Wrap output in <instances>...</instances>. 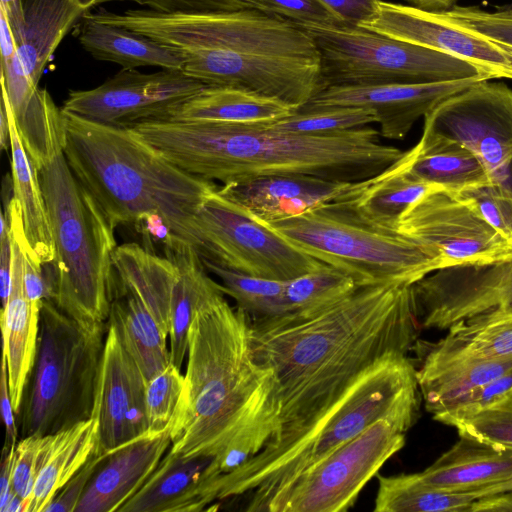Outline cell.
Here are the masks:
<instances>
[{
	"label": "cell",
	"mask_w": 512,
	"mask_h": 512,
	"mask_svg": "<svg viewBox=\"0 0 512 512\" xmlns=\"http://www.w3.org/2000/svg\"><path fill=\"white\" fill-rule=\"evenodd\" d=\"M1 98L6 103L10 123L12 195L20 205L28 243L42 265L46 267L54 261L55 247L38 169L23 146L3 86H1Z\"/></svg>",
	"instance_id": "33"
},
{
	"label": "cell",
	"mask_w": 512,
	"mask_h": 512,
	"mask_svg": "<svg viewBox=\"0 0 512 512\" xmlns=\"http://www.w3.org/2000/svg\"><path fill=\"white\" fill-rule=\"evenodd\" d=\"M171 426L147 431L108 453L89 481L75 512H118L148 480L171 446Z\"/></svg>",
	"instance_id": "22"
},
{
	"label": "cell",
	"mask_w": 512,
	"mask_h": 512,
	"mask_svg": "<svg viewBox=\"0 0 512 512\" xmlns=\"http://www.w3.org/2000/svg\"><path fill=\"white\" fill-rule=\"evenodd\" d=\"M16 462V445L9 449H3V457L0 472V504L12 488V478Z\"/></svg>",
	"instance_id": "55"
},
{
	"label": "cell",
	"mask_w": 512,
	"mask_h": 512,
	"mask_svg": "<svg viewBox=\"0 0 512 512\" xmlns=\"http://www.w3.org/2000/svg\"><path fill=\"white\" fill-rule=\"evenodd\" d=\"M512 512V491L485 496L476 500L470 512Z\"/></svg>",
	"instance_id": "54"
},
{
	"label": "cell",
	"mask_w": 512,
	"mask_h": 512,
	"mask_svg": "<svg viewBox=\"0 0 512 512\" xmlns=\"http://www.w3.org/2000/svg\"><path fill=\"white\" fill-rule=\"evenodd\" d=\"M512 355V312L494 311L453 324L448 334L426 346L417 373L451 364Z\"/></svg>",
	"instance_id": "27"
},
{
	"label": "cell",
	"mask_w": 512,
	"mask_h": 512,
	"mask_svg": "<svg viewBox=\"0 0 512 512\" xmlns=\"http://www.w3.org/2000/svg\"><path fill=\"white\" fill-rule=\"evenodd\" d=\"M416 420L404 416L379 419L310 467L270 502L267 512H344L366 483L405 445Z\"/></svg>",
	"instance_id": "12"
},
{
	"label": "cell",
	"mask_w": 512,
	"mask_h": 512,
	"mask_svg": "<svg viewBox=\"0 0 512 512\" xmlns=\"http://www.w3.org/2000/svg\"><path fill=\"white\" fill-rule=\"evenodd\" d=\"M411 286H362L318 312L250 319L254 354L273 371L278 423L258 454L221 475L220 500H238L300 443L371 367L391 354H407L413 348L420 325Z\"/></svg>",
	"instance_id": "1"
},
{
	"label": "cell",
	"mask_w": 512,
	"mask_h": 512,
	"mask_svg": "<svg viewBox=\"0 0 512 512\" xmlns=\"http://www.w3.org/2000/svg\"><path fill=\"white\" fill-rule=\"evenodd\" d=\"M444 13L492 40L512 60V18L477 6L455 5Z\"/></svg>",
	"instance_id": "47"
},
{
	"label": "cell",
	"mask_w": 512,
	"mask_h": 512,
	"mask_svg": "<svg viewBox=\"0 0 512 512\" xmlns=\"http://www.w3.org/2000/svg\"><path fill=\"white\" fill-rule=\"evenodd\" d=\"M375 512H470L472 504L486 496L485 487L448 491L422 483L417 473L378 475Z\"/></svg>",
	"instance_id": "36"
},
{
	"label": "cell",
	"mask_w": 512,
	"mask_h": 512,
	"mask_svg": "<svg viewBox=\"0 0 512 512\" xmlns=\"http://www.w3.org/2000/svg\"><path fill=\"white\" fill-rule=\"evenodd\" d=\"M159 12L219 11L218 0H157Z\"/></svg>",
	"instance_id": "52"
},
{
	"label": "cell",
	"mask_w": 512,
	"mask_h": 512,
	"mask_svg": "<svg viewBox=\"0 0 512 512\" xmlns=\"http://www.w3.org/2000/svg\"><path fill=\"white\" fill-rule=\"evenodd\" d=\"M221 474L215 457H184L168 451L144 485L118 512L207 510L212 486Z\"/></svg>",
	"instance_id": "23"
},
{
	"label": "cell",
	"mask_w": 512,
	"mask_h": 512,
	"mask_svg": "<svg viewBox=\"0 0 512 512\" xmlns=\"http://www.w3.org/2000/svg\"><path fill=\"white\" fill-rule=\"evenodd\" d=\"M221 11H255L299 25H346L318 0H220Z\"/></svg>",
	"instance_id": "41"
},
{
	"label": "cell",
	"mask_w": 512,
	"mask_h": 512,
	"mask_svg": "<svg viewBox=\"0 0 512 512\" xmlns=\"http://www.w3.org/2000/svg\"><path fill=\"white\" fill-rule=\"evenodd\" d=\"M424 130L453 139L483 165L490 184L512 196V88L480 80L439 103Z\"/></svg>",
	"instance_id": "13"
},
{
	"label": "cell",
	"mask_w": 512,
	"mask_h": 512,
	"mask_svg": "<svg viewBox=\"0 0 512 512\" xmlns=\"http://www.w3.org/2000/svg\"><path fill=\"white\" fill-rule=\"evenodd\" d=\"M125 0H21L23 26L16 38V53L0 69L1 86L16 117L30 102L43 71L68 32L101 3Z\"/></svg>",
	"instance_id": "19"
},
{
	"label": "cell",
	"mask_w": 512,
	"mask_h": 512,
	"mask_svg": "<svg viewBox=\"0 0 512 512\" xmlns=\"http://www.w3.org/2000/svg\"><path fill=\"white\" fill-rule=\"evenodd\" d=\"M0 402L1 415L5 424V444L4 449H9L17 444V428L14 419V409L12 406L6 356L2 353L1 380H0Z\"/></svg>",
	"instance_id": "50"
},
{
	"label": "cell",
	"mask_w": 512,
	"mask_h": 512,
	"mask_svg": "<svg viewBox=\"0 0 512 512\" xmlns=\"http://www.w3.org/2000/svg\"><path fill=\"white\" fill-rule=\"evenodd\" d=\"M411 288L422 328L448 330L477 315L512 312V259L438 269Z\"/></svg>",
	"instance_id": "16"
},
{
	"label": "cell",
	"mask_w": 512,
	"mask_h": 512,
	"mask_svg": "<svg viewBox=\"0 0 512 512\" xmlns=\"http://www.w3.org/2000/svg\"><path fill=\"white\" fill-rule=\"evenodd\" d=\"M135 2L138 5L146 6L151 10L159 11V5L157 0H125Z\"/></svg>",
	"instance_id": "59"
},
{
	"label": "cell",
	"mask_w": 512,
	"mask_h": 512,
	"mask_svg": "<svg viewBox=\"0 0 512 512\" xmlns=\"http://www.w3.org/2000/svg\"><path fill=\"white\" fill-rule=\"evenodd\" d=\"M417 476L425 485L437 489H480L512 477V449L460 436L458 442Z\"/></svg>",
	"instance_id": "28"
},
{
	"label": "cell",
	"mask_w": 512,
	"mask_h": 512,
	"mask_svg": "<svg viewBox=\"0 0 512 512\" xmlns=\"http://www.w3.org/2000/svg\"><path fill=\"white\" fill-rule=\"evenodd\" d=\"M270 127L296 134H335L377 123L374 111L361 107H331L295 110L289 115L266 122Z\"/></svg>",
	"instance_id": "40"
},
{
	"label": "cell",
	"mask_w": 512,
	"mask_h": 512,
	"mask_svg": "<svg viewBox=\"0 0 512 512\" xmlns=\"http://www.w3.org/2000/svg\"><path fill=\"white\" fill-rule=\"evenodd\" d=\"M74 32L82 48L94 59L118 64L122 69L183 68L184 59L174 48L86 15L75 25Z\"/></svg>",
	"instance_id": "31"
},
{
	"label": "cell",
	"mask_w": 512,
	"mask_h": 512,
	"mask_svg": "<svg viewBox=\"0 0 512 512\" xmlns=\"http://www.w3.org/2000/svg\"><path fill=\"white\" fill-rule=\"evenodd\" d=\"M359 27L466 60L490 80H512L509 56L492 40L444 12L379 0L373 16Z\"/></svg>",
	"instance_id": "18"
},
{
	"label": "cell",
	"mask_w": 512,
	"mask_h": 512,
	"mask_svg": "<svg viewBox=\"0 0 512 512\" xmlns=\"http://www.w3.org/2000/svg\"><path fill=\"white\" fill-rule=\"evenodd\" d=\"M106 455L94 452L81 469L64 485L44 512H75L89 481Z\"/></svg>",
	"instance_id": "48"
},
{
	"label": "cell",
	"mask_w": 512,
	"mask_h": 512,
	"mask_svg": "<svg viewBox=\"0 0 512 512\" xmlns=\"http://www.w3.org/2000/svg\"><path fill=\"white\" fill-rule=\"evenodd\" d=\"M346 25L359 26L373 16L379 0H318Z\"/></svg>",
	"instance_id": "49"
},
{
	"label": "cell",
	"mask_w": 512,
	"mask_h": 512,
	"mask_svg": "<svg viewBox=\"0 0 512 512\" xmlns=\"http://www.w3.org/2000/svg\"><path fill=\"white\" fill-rule=\"evenodd\" d=\"M511 392L512 369L466 393L449 408L434 415L433 418L454 427L458 422L489 407Z\"/></svg>",
	"instance_id": "45"
},
{
	"label": "cell",
	"mask_w": 512,
	"mask_h": 512,
	"mask_svg": "<svg viewBox=\"0 0 512 512\" xmlns=\"http://www.w3.org/2000/svg\"><path fill=\"white\" fill-rule=\"evenodd\" d=\"M55 258L48 300L85 326L105 325L112 302L115 227L60 153L38 169Z\"/></svg>",
	"instance_id": "5"
},
{
	"label": "cell",
	"mask_w": 512,
	"mask_h": 512,
	"mask_svg": "<svg viewBox=\"0 0 512 512\" xmlns=\"http://www.w3.org/2000/svg\"><path fill=\"white\" fill-rule=\"evenodd\" d=\"M358 286L344 272L323 263L319 268L286 282L290 312L310 314L333 306Z\"/></svg>",
	"instance_id": "39"
},
{
	"label": "cell",
	"mask_w": 512,
	"mask_h": 512,
	"mask_svg": "<svg viewBox=\"0 0 512 512\" xmlns=\"http://www.w3.org/2000/svg\"><path fill=\"white\" fill-rule=\"evenodd\" d=\"M104 328L82 325L44 299L22 438L54 434L92 416Z\"/></svg>",
	"instance_id": "8"
},
{
	"label": "cell",
	"mask_w": 512,
	"mask_h": 512,
	"mask_svg": "<svg viewBox=\"0 0 512 512\" xmlns=\"http://www.w3.org/2000/svg\"><path fill=\"white\" fill-rule=\"evenodd\" d=\"M421 392L407 354H391L363 374L293 449L262 474L238 500L247 512H267L271 500L298 475L384 417L417 420Z\"/></svg>",
	"instance_id": "6"
},
{
	"label": "cell",
	"mask_w": 512,
	"mask_h": 512,
	"mask_svg": "<svg viewBox=\"0 0 512 512\" xmlns=\"http://www.w3.org/2000/svg\"><path fill=\"white\" fill-rule=\"evenodd\" d=\"M0 146L1 149H10V123L5 101L1 98L0 104Z\"/></svg>",
	"instance_id": "58"
},
{
	"label": "cell",
	"mask_w": 512,
	"mask_h": 512,
	"mask_svg": "<svg viewBox=\"0 0 512 512\" xmlns=\"http://www.w3.org/2000/svg\"><path fill=\"white\" fill-rule=\"evenodd\" d=\"M512 369V355L487 360L459 362L441 369L417 373L425 408L433 416L460 397Z\"/></svg>",
	"instance_id": "37"
},
{
	"label": "cell",
	"mask_w": 512,
	"mask_h": 512,
	"mask_svg": "<svg viewBox=\"0 0 512 512\" xmlns=\"http://www.w3.org/2000/svg\"><path fill=\"white\" fill-rule=\"evenodd\" d=\"M12 282V239L10 228L0 232V296L2 308L8 302Z\"/></svg>",
	"instance_id": "51"
},
{
	"label": "cell",
	"mask_w": 512,
	"mask_h": 512,
	"mask_svg": "<svg viewBox=\"0 0 512 512\" xmlns=\"http://www.w3.org/2000/svg\"><path fill=\"white\" fill-rule=\"evenodd\" d=\"M128 128L181 170L222 184L283 174L359 182L405 152L383 144L369 125L325 135L289 133L266 122L152 119Z\"/></svg>",
	"instance_id": "3"
},
{
	"label": "cell",
	"mask_w": 512,
	"mask_h": 512,
	"mask_svg": "<svg viewBox=\"0 0 512 512\" xmlns=\"http://www.w3.org/2000/svg\"><path fill=\"white\" fill-rule=\"evenodd\" d=\"M402 156L379 174L351 183L332 203L370 226L397 231L401 215L411 204L442 189L410 176Z\"/></svg>",
	"instance_id": "26"
},
{
	"label": "cell",
	"mask_w": 512,
	"mask_h": 512,
	"mask_svg": "<svg viewBox=\"0 0 512 512\" xmlns=\"http://www.w3.org/2000/svg\"><path fill=\"white\" fill-rule=\"evenodd\" d=\"M172 362L146 384L148 431L158 432L171 426L183 387L184 375Z\"/></svg>",
	"instance_id": "42"
},
{
	"label": "cell",
	"mask_w": 512,
	"mask_h": 512,
	"mask_svg": "<svg viewBox=\"0 0 512 512\" xmlns=\"http://www.w3.org/2000/svg\"><path fill=\"white\" fill-rule=\"evenodd\" d=\"M1 69H6L16 53V40L6 13L0 8Z\"/></svg>",
	"instance_id": "53"
},
{
	"label": "cell",
	"mask_w": 512,
	"mask_h": 512,
	"mask_svg": "<svg viewBox=\"0 0 512 512\" xmlns=\"http://www.w3.org/2000/svg\"><path fill=\"white\" fill-rule=\"evenodd\" d=\"M454 427L459 436L512 449V392Z\"/></svg>",
	"instance_id": "43"
},
{
	"label": "cell",
	"mask_w": 512,
	"mask_h": 512,
	"mask_svg": "<svg viewBox=\"0 0 512 512\" xmlns=\"http://www.w3.org/2000/svg\"><path fill=\"white\" fill-rule=\"evenodd\" d=\"M278 414L273 371L254 354L248 314L224 296L203 305L188 332L169 452L215 457L228 473L266 446Z\"/></svg>",
	"instance_id": "2"
},
{
	"label": "cell",
	"mask_w": 512,
	"mask_h": 512,
	"mask_svg": "<svg viewBox=\"0 0 512 512\" xmlns=\"http://www.w3.org/2000/svg\"><path fill=\"white\" fill-rule=\"evenodd\" d=\"M0 8L6 13L16 39L23 26L21 0H0Z\"/></svg>",
	"instance_id": "56"
},
{
	"label": "cell",
	"mask_w": 512,
	"mask_h": 512,
	"mask_svg": "<svg viewBox=\"0 0 512 512\" xmlns=\"http://www.w3.org/2000/svg\"><path fill=\"white\" fill-rule=\"evenodd\" d=\"M351 183L306 174H283L222 184L218 190L262 222L269 223L330 203Z\"/></svg>",
	"instance_id": "24"
},
{
	"label": "cell",
	"mask_w": 512,
	"mask_h": 512,
	"mask_svg": "<svg viewBox=\"0 0 512 512\" xmlns=\"http://www.w3.org/2000/svg\"><path fill=\"white\" fill-rule=\"evenodd\" d=\"M205 86L181 69H121L95 88L70 90L62 109L101 124L131 127L166 118Z\"/></svg>",
	"instance_id": "15"
},
{
	"label": "cell",
	"mask_w": 512,
	"mask_h": 512,
	"mask_svg": "<svg viewBox=\"0 0 512 512\" xmlns=\"http://www.w3.org/2000/svg\"><path fill=\"white\" fill-rule=\"evenodd\" d=\"M174 48L221 50L320 61L310 34L299 24L255 11L159 12L104 9L85 14Z\"/></svg>",
	"instance_id": "9"
},
{
	"label": "cell",
	"mask_w": 512,
	"mask_h": 512,
	"mask_svg": "<svg viewBox=\"0 0 512 512\" xmlns=\"http://www.w3.org/2000/svg\"><path fill=\"white\" fill-rule=\"evenodd\" d=\"M201 260L207 271L220 279L225 295L232 297L250 319L272 318L290 312L285 296L287 281L249 275L207 258L201 257Z\"/></svg>",
	"instance_id": "38"
},
{
	"label": "cell",
	"mask_w": 512,
	"mask_h": 512,
	"mask_svg": "<svg viewBox=\"0 0 512 512\" xmlns=\"http://www.w3.org/2000/svg\"><path fill=\"white\" fill-rule=\"evenodd\" d=\"M484 79L487 78L433 83L327 86L319 89L297 110L367 108L376 114L381 137L401 140L420 118H424L443 100Z\"/></svg>",
	"instance_id": "21"
},
{
	"label": "cell",
	"mask_w": 512,
	"mask_h": 512,
	"mask_svg": "<svg viewBox=\"0 0 512 512\" xmlns=\"http://www.w3.org/2000/svg\"><path fill=\"white\" fill-rule=\"evenodd\" d=\"M301 26L319 53L321 88L487 78L466 60L359 26Z\"/></svg>",
	"instance_id": "10"
},
{
	"label": "cell",
	"mask_w": 512,
	"mask_h": 512,
	"mask_svg": "<svg viewBox=\"0 0 512 512\" xmlns=\"http://www.w3.org/2000/svg\"><path fill=\"white\" fill-rule=\"evenodd\" d=\"M218 188L205 198L192 220L193 246L200 257L280 281L292 280L323 264L222 195Z\"/></svg>",
	"instance_id": "11"
},
{
	"label": "cell",
	"mask_w": 512,
	"mask_h": 512,
	"mask_svg": "<svg viewBox=\"0 0 512 512\" xmlns=\"http://www.w3.org/2000/svg\"><path fill=\"white\" fill-rule=\"evenodd\" d=\"M108 325L114 327L123 347L148 382L171 363L168 334L144 303L131 292L112 288Z\"/></svg>",
	"instance_id": "34"
},
{
	"label": "cell",
	"mask_w": 512,
	"mask_h": 512,
	"mask_svg": "<svg viewBox=\"0 0 512 512\" xmlns=\"http://www.w3.org/2000/svg\"><path fill=\"white\" fill-rule=\"evenodd\" d=\"M180 53L182 70L206 85L241 88L279 99L296 110L321 88L316 60L221 50Z\"/></svg>",
	"instance_id": "17"
},
{
	"label": "cell",
	"mask_w": 512,
	"mask_h": 512,
	"mask_svg": "<svg viewBox=\"0 0 512 512\" xmlns=\"http://www.w3.org/2000/svg\"><path fill=\"white\" fill-rule=\"evenodd\" d=\"M402 158L410 176L451 193L490 184L474 153L453 139L424 129L418 143Z\"/></svg>",
	"instance_id": "30"
},
{
	"label": "cell",
	"mask_w": 512,
	"mask_h": 512,
	"mask_svg": "<svg viewBox=\"0 0 512 512\" xmlns=\"http://www.w3.org/2000/svg\"><path fill=\"white\" fill-rule=\"evenodd\" d=\"M179 266L174 287L169 332L171 362L181 369L188 348V332L196 312L206 303L225 295L222 285L207 274L193 245L172 234L162 242Z\"/></svg>",
	"instance_id": "29"
},
{
	"label": "cell",
	"mask_w": 512,
	"mask_h": 512,
	"mask_svg": "<svg viewBox=\"0 0 512 512\" xmlns=\"http://www.w3.org/2000/svg\"><path fill=\"white\" fill-rule=\"evenodd\" d=\"M53 434L29 435L16 444L12 488L22 502L31 494L51 446Z\"/></svg>",
	"instance_id": "46"
},
{
	"label": "cell",
	"mask_w": 512,
	"mask_h": 512,
	"mask_svg": "<svg viewBox=\"0 0 512 512\" xmlns=\"http://www.w3.org/2000/svg\"><path fill=\"white\" fill-rule=\"evenodd\" d=\"M495 12H497L501 15H504L506 17L512 18V3L502 5V6H497Z\"/></svg>",
	"instance_id": "60"
},
{
	"label": "cell",
	"mask_w": 512,
	"mask_h": 512,
	"mask_svg": "<svg viewBox=\"0 0 512 512\" xmlns=\"http://www.w3.org/2000/svg\"><path fill=\"white\" fill-rule=\"evenodd\" d=\"M266 224L307 255L350 276L358 287L412 285L441 269L417 240L370 226L332 202Z\"/></svg>",
	"instance_id": "7"
},
{
	"label": "cell",
	"mask_w": 512,
	"mask_h": 512,
	"mask_svg": "<svg viewBox=\"0 0 512 512\" xmlns=\"http://www.w3.org/2000/svg\"><path fill=\"white\" fill-rule=\"evenodd\" d=\"M11 239V291L6 306L1 309L0 322L2 353L7 360L10 396L13 409L18 413L35 363L42 306L33 304L26 294L21 245L12 231Z\"/></svg>",
	"instance_id": "25"
},
{
	"label": "cell",
	"mask_w": 512,
	"mask_h": 512,
	"mask_svg": "<svg viewBox=\"0 0 512 512\" xmlns=\"http://www.w3.org/2000/svg\"><path fill=\"white\" fill-rule=\"evenodd\" d=\"M64 112V156L112 225L137 226L155 214L174 235L193 245V217L219 185L181 170L128 127Z\"/></svg>",
	"instance_id": "4"
},
{
	"label": "cell",
	"mask_w": 512,
	"mask_h": 512,
	"mask_svg": "<svg viewBox=\"0 0 512 512\" xmlns=\"http://www.w3.org/2000/svg\"><path fill=\"white\" fill-rule=\"evenodd\" d=\"M451 193V192H450ZM470 205L512 246V196L492 184L452 193Z\"/></svg>",
	"instance_id": "44"
},
{
	"label": "cell",
	"mask_w": 512,
	"mask_h": 512,
	"mask_svg": "<svg viewBox=\"0 0 512 512\" xmlns=\"http://www.w3.org/2000/svg\"><path fill=\"white\" fill-rule=\"evenodd\" d=\"M411 6L433 11L444 12L456 5L458 0H406Z\"/></svg>",
	"instance_id": "57"
},
{
	"label": "cell",
	"mask_w": 512,
	"mask_h": 512,
	"mask_svg": "<svg viewBox=\"0 0 512 512\" xmlns=\"http://www.w3.org/2000/svg\"><path fill=\"white\" fill-rule=\"evenodd\" d=\"M296 109L272 97L232 86L206 85L164 119L227 123L269 122Z\"/></svg>",
	"instance_id": "32"
},
{
	"label": "cell",
	"mask_w": 512,
	"mask_h": 512,
	"mask_svg": "<svg viewBox=\"0 0 512 512\" xmlns=\"http://www.w3.org/2000/svg\"><path fill=\"white\" fill-rule=\"evenodd\" d=\"M397 231L423 244L441 269L512 259V246L470 205L443 189L411 204L401 215Z\"/></svg>",
	"instance_id": "14"
},
{
	"label": "cell",
	"mask_w": 512,
	"mask_h": 512,
	"mask_svg": "<svg viewBox=\"0 0 512 512\" xmlns=\"http://www.w3.org/2000/svg\"><path fill=\"white\" fill-rule=\"evenodd\" d=\"M98 421L90 417L53 434L45 462L21 512H44L64 485L95 452Z\"/></svg>",
	"instance_id": "35"
},
{
	"label": "cell",
	"mask_w": 512,
	"mask_h": 512,
	"mask_svg": "<svg viewBox=\"0 0 512 512\" xmlns=\"http://www.w3.org/2000/svg\"><path fill=\"white\" fill-rule=\"evenodd\" d=\"M91 417L98 421L95 452L108 454L148 431L146 384L139 366L108 325Z\"/></svg>",
	"instance_id": "20"
}]
</instances>
